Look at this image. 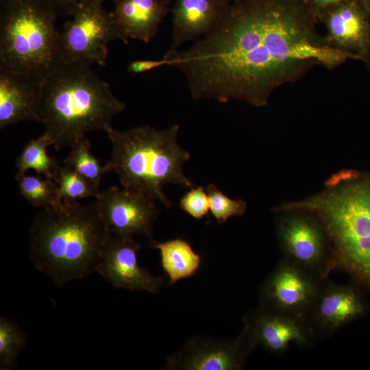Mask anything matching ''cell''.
<instances>
[{
  "mask_svg": "<svg viewBox=\"0 0 370 370\" xmlns=\"http://www.w3.org/2000/svg\"><path fill=\"white\" fill-rule=\"evenodd\" d=\"M180 207L196 219H202L210 210L206 190L204 186H194L181 198Z\"/></svg>",
  "mask_w": 370,
  "mask_h": 370,
  "instance_id": "26",
  "label": "cell"
},
{
  "mask_svg": "<svg viewBox=\"0 0 370 370\" xmlns=\"http://www.w3.org/2000/svg\"><path fill=\"white\" fill-rule=\"evenodd\" d=\"M38 80L0 70V129L24 121L39 123Z\"/></svg>",
  "mask_w": 370,
  "mask_h": 370,
  "instance_id": "17",
  "label": "cell"
},
{
  "mask_svg": "<svg viewBox=\"0 0 370 370\" xmlns=\"http://www.w3.org/2000/svg\"><path fill=\"white\" fill-rule=\"evenodd\" d=\"M125 109L89 65L58 62L40 81L39 123L56 150L71 148L88 132H106Z\"/></svg>",
  "mask_w": 370,
  "mask_h": 370,
  "instance_id": "3",
  "label": "cell"
},
{
  "mask_svg": "<svg viewBox=\"0 0 370 370\" xmlns=\"http://www.w3.org/2000/svg\"><path fill=\"white\" fill-rule=\"evenodd\" d=\"M53 180L58 186L60 201H77L91 197L97 198L101 193L99 188H95L88 180L66 164H59Z\"/></svg>",
  "mask_w": 370,
  "mask_h": 370,
  "instance_id": "22",
  "label": "cell"
},
{
  "mask_svg": "<svg viewBox=\"0 0 370 370\" xmlns=\"http://www.w3.org/2000/svg\"><path fill=\"white\" fill-rule=\"evenodd\" d=\"M206 193L211 213L220 224L230 217L243 215L246 210L247 204L245 201L229 198L213 184L207 186Z\"/></svg>",
  "mask_w": 370,
  "mask_h": 370,
  "instance_id": "25",
  "label": "cell"
},
{
  "mask_svg": "<svg viewBox=\"0 0 370 370\" xmlns=\"http://www.w3.org/2000/svg\"><path fill=\"white\" fill-rule=\"evenodd\" d=\"M179 128L178 125L165 130L141 125L117 130L110 126L105 132L112 144L110 158L103 165L106 173H114L128 192L170 208L162 190L166 184L195 186L183 171L190 155L177 143Z\"/></svg>",
  "mask_w": 370,
  "mask_h": 370,
  "instance_id": "5",
  "label": "cell"
},
{
  "mask_svg": "<svg viewBox=\"0 0 370 370\" xmlns=\"http://www.w3.org/2000/svg\"><path fill=\"white\" fill-rule=\"evenodd\" d=\"M160 251L161 264L169 277V284L193 275L199 269L201 259L186 241L174 238L162 243H150Z\"/></svg>",
  "mask_w": 370,
  "mask_h": 370,
  "instance_id": "19",
  "label": "cell"
},
{
  "mask_svg": "<svg viewBox=\"0 0 370 370\" xmlns=\"http://www.w3.org/2000/svg\"><path fill=\"white\" fill-rule=\"evenodd\" d=\"M229 0H175L172 12V40L166 52L208 34L221 20Z\"/></svg>",
  "mask_w": 370,
  "mask_h": 370,
  "instance_id": "16",
  "label": "cell"
},
{
  "mask_svg": "<svg viewBox=\"0 0 370 370\" xmlns=\"http://www.w3.org/2000/svg\"><path fill=\"white\" fill-rule=\"evenodd\" d=\"M27 338L12 320L0 318V369L14 367L18 353L26 345Z\"/></svg>",
  "mask_w": 370,
  "mask_h": 370,
  "instance_id": "24",
  "label": "cell"
},
{
  "mask_svg": "<svg viewBox=\"0 0 370 370\" xmlns=\"http://www.w3.org/2000/svg\"><path fill=\"white\" fill-rule=\"evenodd\" d=\"M112 19L123 38L145 43L156 36L159 26L171 12L169 0H113Z\"/></svg>",
  "mask_w": 370,
  "mask_h": 370,
  "instance_id": "18",
  "label": "cell"
},
{
  "mask_svg": "<svg viewBox=\"0 0 370 370\" xmlns=\"http://www.w3.org/2000/svg\"><path fill=\"white\" fill-rule=\"evenodd\" d=\"M105 0H49L57 14L71 16L77 10L92 3H103Z\"/></svg>",
  "mask_w": 370,
  "mask_h": 370,
  "instance_id": "27",
  "label": "cell"
},
{
  "mask_svg": "<svg viewBox=\"0 0 370 370\" xmlns=\"http://www.w3.org/2000/svg\"><path fill=\"white\" fill-rule=\"evenodd\" d=\"M243 327L256 346L276 355L284 353L291 343L307 347L314 340L304 319L261 306L244 319Z\"/></svg>",
  "mask_w": 370,
  "mask_h": 370,
  "instance_id": "14",
  "label": "cell"
},
{
  "mask_svg": "<svg viewBox=\"0 0 370 370\" xmlns=\"http://www.w3.org/2000/svg\"><path fill=\"white\" fill-rule=\"evenodd\" d=\"M18 190L27 202L35 207L46 208L62 204L58 198V186L53 180L26 174L15 176Z\"/></svg>",
  "mask_w": 370,
  "mask_h": 370,
  "instance_id": "21",
  "label": "cell"
},
{
  "mask_svg": "<svg viewBox=\"0 0 370 370\" xmlns=\"http://www.w3.org/2000/svg\"><path fill=\"white\" fill-rule=\"evenodd\" d=\"M90 143L85 137L78 140L71 148L70 152L64 160L66 164L88 180L96 188H99L103 173L104 166L93 155L90 150Z\"/></svg>",
  "mask_w": 370,
  "mask_h": 370,
  "instance_id": "23",
  "label": "cell"
},
{
  "mask_svg": "<svg viewBox=\"0 0 370 370\" xmlns=\"http://www.w3.org/2000/svg\"><path fill=\"white\" fill-rule=\"evenodd\" d=\"M355 282L337 284L325 279L304 320L314 339L326 337L362 317L369 304Z\"/></svg>",
  "mask_w": 370,
  "mask_h": 370,
  "instance_id": "10",
  "label": "cell"
},
{
  "mask_svg": "<svg viewBox=\"0 0 370 370\" xmlns=\"http://www.w3.org/2000/svg\"><path fill=\"white\" fill-rule=\"evenodd\" d=\"M110 232L95 204L43 208L29 231V258L58 286L96 272Z\"/></svg>",
  "mask_w": 370,
  "mask_h": 370,
  "instance_id": "4",
  "label": "cell"
},
{
  "mask_svg": "<svg viewBox=\"0 0 370 370\" xmlns=\"http://www.w3.org/2000/svg\"><path fill=\"white\" fill-rule=\"evenodd\" d=\"M368 9L362 0H349L325 12L321 20L334 49L363 59L370 44Z\"/></svg>",
  "mask_w": 370,
  "mask_h": 370,
  "instance_id": "15",
  "label": "cell"
},
{
  "mask_svg": "<svg viewBox=\"0 0 370 370\" xmlns=\"http://www.w3.org/2000/svg\"><path fill=\"white\" fill-rule=\"evenodd\" d=\"M278 214L276 233L284 258L327 278L335 267L329 238L318 218L303 210Z\"/></svg>",
  "mask_w": 370,
  "mask_h": 370,
  "instance_id": "8",
  "label": "cell"
},
{
  "mask_svg": "<svg viewBox=\"0 0 370 370\" xmlns=\"http://www.w3.org/2000/svg\"><path fill=\"white\" fill-rule=\"evenodd\" d=\"M232 1L234 2V1H241V0H232Z\"/></svg>",
  "mask_w": 370,
  "mask_h": 370,
  "instance_id": "31",
  "label": "cell"
},
{
  "mask_svg": "<svg viewBox=\"0 0 370 370\" xmlns=\"http://www.w3.org/2000/svg\"><path fill=\"white\" fill-rule=\"evenodd\" d=\"M51 145L50 138L45 133L36 139L30 140L15 160L18 170L15 176L25 174L28 169H34L38 175L53 180L59 164L47 153V148Z\"/></svg>",
  "mask_w": 370,
  "mask_h": 370,
  "instance_id": "20",
  "label": "cell"
},
{
  "mask_svg": "<svg viewBox=\"0 0 370 370\" xmlns=\"http://www.w3.org/2000/svg\"><path fill=\"white\" fill-rule=\"evenodd\" d=\"M163 65H167V60L164 58L160 60H138L130 62L127 70L131 73L140 74Z\"/></svg>",
  "mask_w": 370,
  "mask_h": 370,
  "instance_id": "28",
  "label": "cell"
},
{
  "mask_svg": "<svg viewBox=\"0 0 370 370\" xmlns=\"http://www.w3.org/2000/svg\"><path fill=\"white\" fill-rule=\"evenodd\" d=\"M71 16L59 34L58 62L105 66L108 43L123 41L111 13L97 3L79 8Z\"/></svg>",
  "mask_w": 370,
  "mask_h": 370,
  "instance_id": "7",
  "label": "cell"
},
{
  "mask_svg": "<svg viewBox=\"0 0 370 370\" xmlns=\"http://www.w3.org/2000/svg\"><path fill=\"white\" fill-rule=\"evenodd\" d=\"M291 210H306L318 218L329 238L335 269L370 293V173L341 170L317 194L273 208L275 213Z\"/></svg>",
  "mask_w": 370,
  "mask_h": 370,
  "instance_id": "2",
  "label": "cell"
},
{
  "mask_svg": "<svg viewBox=\"0 0 370 370\" xmlns=\"http://www.w3.org/2000/svg\"><path fill=\"white\" fill-rule=\"evenodd\" d=\"M316 19L320 18L328 11L349 0H307Z\"/></svg>",
  "mask_w": 370,
  "mask_h": 370,
  "instance_id": "29",
  "label": "cell"
},
{
  "mask_svg": "<svg viewBox=\"0 0 370 370\" xmlns=\"http://www.w3.org/2000/svg\"><path fill=\"white\" fill-rule=\"evenodd\" d=\"M58 17L49 0H0V70L41 80L59 62Z\"/></svg>",
  "mask_w": 370,
  "mask_h": 370,
  "instance_id": "6",
  "label": "cell"
},
{
  "mask_svg": "<svg viewBox=\"0 0 370 370\" xmlns=\"http://www.w3.org/2000/svg\"><path fill=\"white\" fill-rule=\"evenodd\" d=\"M369 12H370V0H362Z\"/></svg>",
  "mask_w": 370,
  "mask_h": 370,
  "instance_id": "30",
  "label": "cell"
},
{
  "mask_svg": "<svg viewBox=\"0 0 370 370\" xmlns=\"http://www.w3.org/2000/svg\"><path fill=\"white\" fill-rule=\"evenodd\" d=\"M316 20L307 0L234 1L208 34L163 58L183 74L194 99L262 107L314 66L358 60L332 47Z\"/></svg>",
  "mask_w": 370,
  "mask_h": 370,
  "instance_id": "1",
  "label": "cell"
},
{
  "mask_svg": "<svg viewBox=\"0 0 370 370\" xmlns=\"http://www.w3.org/2000/svg\"><path fill=\"white\" fill-rule=\"evenodd\" d=\"M327 278L284 258L261 286V306L304 319Z\"/></svg>",
  "mask_w": 370,
  "mask_h": 370,
  "instance_id": "9",
  "label": "cell"
},
{
  "mask_svg": "<svg viewBox=\"0 0 370 370\" xmlns=\"http://www.w3.org/2000/svg\"><path fill=\"white\" fill-rule=\"evenodd\" d=\"M140 247L134 236L110 233L96 272L116 288L158 293L164 278L153 276L138 264L137 253Z\"/></svg>",
  "mask_w": 370,
  "mask_h": 370,
  "instance_id": "12",
  "label": "cell"
},
{
  "mask_svg": "<svg viewBox=\"0 0 370 370\" xmlns=\"http://www.w3.org/2000/svg\"><path fill=\"white\" fill-rule=\"evenodd\" d=\"M96 199L99 215L111 234H143L150 243L155 241L153 225L160 211L153 201L116 186L101 192Z\"/></svg>",
  "mask_w": 370,
  "mask_h": 370,
  "instance_id": "13",
  "label": "cell"
},
{
  "mask_svg": "<svg viewBox=\"0 0 370 370\" xmlns=\"http://www.w3.org/2000/svg\"><path fill=\"white\" fill-rule=\"evenodd\" d=\"M247 330L232 341L196 336L170 356L166 369L238 370L256 347Z\"/></svg>",
  "mask_w": 370,
  "mask_h": 370,
  "instance_id": "11",
  "label": "cell"
}]
</instances>
